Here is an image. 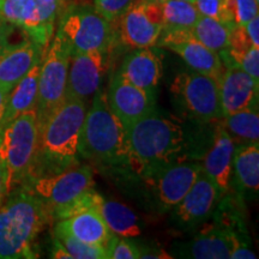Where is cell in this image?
I'll return each mask as SVG.
<instances>
[{
    "instance_id": "obj_3",
    "label": "cell",
    "mask_w": 259,
    "mask_h": 259,
    "mask_svg": "<svg viewBox=\"0 0 259 259\" xmlns=\"http://www.w3.org/2000/svg\"><path fill=\"white\" fill-rule=\"evenodd\" d=\"M52 222L50 209L25 186L12 190L0 205V259L37 258L36 239Z\"/></svg>"
},
{
    "instance_id": "obj_17",
    "label": "cell",
    "mask_w": 259,
    "mask_h": 259,
    "mask_svg": "<svg viewBox=\"0 0 259 259\" xmlns=\"http://www.w3.org/2000/svg\"><path fill=\"white\" fill-rule=\"evenodd\" d=\"M44 56V48L30 37L19 44H0V87L9 92Z\"/></svg>"
},
{
    "instance_id": "obj_1",
    "label": "cell",
    "mask_w": 259,
    "mask_h": 259,
    "mask_svg": "<svg viewBox=\"0 0 259 259\" xmlns=\"http://www.w3.org/2000/svg\"><path fill=\"white\" fill-rule=\"evenodd\" d=\"M187 136L179 122L154 111L126 128V167L136 176L185 161Z\"/></svg>"
},
{
    "instance_id": "obj_27",
    "label": "cell",
    "mask_w": 259,
    "mask_h": 259,
    "mask_svg": "<svg viewBox=\"0 0 259 259\" xmlns=\"http://www.w3.org/2000/svg\"><path fill=\"white\" fill-rule=\"evenodd\" d=\"M231 28L219 19L199 16L197 22L191 28V34L200 44L216 53L225 51L228 47Z\"/></svg>"
},
{
    "instance_id": "obj_33",
    "label": "cell",
    "mask_w": 259,
    "mask_h": 259,
    "mask_svg": "<svg viewBox=\"0 0 259 259\" xmlns=\"http://www.w3.org/2000/svg\"><path fill=\"white\" fill-rule=\"evenodd\" d=\"M236 66L241 67L255 82L259 83V48L251 47L239 60Z\"/></svg>"
},
{
    "instance_id": "obj_4",
    "label": "cell",
    "mask_w": 259,
    "mask_h": 259,
    "mask_svg": "<svg viewBox=\"0 0 259 259\" xmlns=\"http://www.w3.org/2000/svg\"><path fill=\"white\" fill-rule=\"evenodd\" d=\"M79 156L100 167H126V130L99 89L87 109L78 142Z\"/></svg>"
},
{
    "instance_id": "obj_7",
    "label": "cell",
    "mask_w": 259,
    "mask_h": 259,
    "mask_svg": "<svg viewBox=\"0 0 259 259\" xmlns=\"http://www.w3.org/2000/svg\"><path fill=\"white\" fill-rule=\"evenodd\" d=\"M71 53L69 45L57 32L42 56L36 105L37 127L65 100Z\"/></svg>"
},
{
    "instance_id": "obj_36",
    "label": "cell",
    "mask_w": 259,
    "mask_h": 259,
    "mask_svg": "<svg viewBox=\"0 0 259 259\" xmlns=\"http://www.w3.org/2000/svg\"><path fill=\"white\" fill-rule=\"evenodd\" d=\"M244 27L252 42V46L259 48V16L257 15L251 21H248Z\"/></svg>"
},
{
    "instance_id": "obj_44",
    "label": "cell",
    "mask_w": 259,
    "mask_h": 259,
    "mask_svg": "<svg viewBox=\"0 0 259 259\" xmlns=\"http://www.w3.org/2000/svg\"><path fill=\"white\" fill-rule=\"evenodd\" d=\"M257 2H259V0H257Z\"/></svg>"
},
{
    "instance_id": "obj_12",
    "label": "cell",
    "mask_w": 259,
    "mask_h": 259,
    "mask_svg": "<svg viewBox=\"0 0 259 259\" xmlns=\"http://www.w3.org/2000/svg\"><path fill=\"white\" fill-rule=\"evenodd\" d=\"M119 38L130 48L155 47L162 30V3L134 0L115 22Z\"/></svg>"
},
{
    "instance_id": "obj_9",
    "label": "cell",
    "mask_w": 259,
    "mask_h": 259,
    "mask_svg": "<svg viewBox=\"0 0 259 259\" xmlns=\"http://www.w3.org/2000/svg\"><path fill=\"white\" fill-rule=\"evenodd\" d=\"M200 173V162L185 160L155 168L139 178L158 210L169 211L186 196Z\"/></svg>"
},
{
    "instance_id": "obj_16",
    "label": "cell",
    "mask_w": 259,
    "mask_h": 259,
    "mask_svg": "<svg viewBox=\"0 0 259 259\" xmlns=\"http://www.w3.org/2000/svg\"><path fill=\"white\" fill-rule=\"evenodd\" d=\"M221 198L215 184L202 171L186 196L171 209V219L185 228L198 226L212 215Z\"/></svg>"
},
{
    "instance_id": "obj_2",
    "label": "cell",
    "mask_w": 259,
    "mask_h": 259,
    "mask_svg": "<svg viewBox=\"0 0 259 259\" xmlns=\"http://www.w3.org/2000/svg\"><path fill=\"white\" fill-rule=\"evenodd\" d=\"M85 113L87 102L65 99L38 127L36 156L29 180L78 164L79 134Z\"/></svg>"
},
{
    "instance_id": "obj_14",
    "label": "cell",
    "mask_w": 259,
    "mask_h": 259,
    "mask_svg": "<svg viewBox=\"0 0 259 259\" xmlns=\"http://www.w3.org/2000/svg\"><path fill=\"white\" fill-rule=\"evenodd\" d=\"M107 54L101 51L71 53L65 99L87 102L95 95L108 66Z\"/></svg>"
},
{
    "instance_id": "obj_39",
    "label": "cell",
    "mask_w": 259,
    "mask_h": 259,
    "mask_svg": "<svg viewBox=\"0 0 259 259\" xmlns=\"http://www.w3.org/2000/svg\"><path fill=\"white\" fill-rule=\"evenodd\" d=\"M9 94H10L9 90H6L0 87V124H2L3 116H4V112H5L6 102H8Z\"/></svg>"
},
{
    "instance_id": "obj_42",
    "label": "cell",
    "mask_w": 259,
    "mask_h": 259,
    "mask_svg": "<svg viewBox=\"0 0 259 259\" xmlns=\"http://www.w3.org/2000/svg\"><path fill=\"white\" fill-rule=\"evenodd\" d=\"M149 2H157V3H163L164 0H149Z\"/></svg>"
},
{
    "instance_id": "obj_43",
    "label": "cell",
    "mask_w": 259,
    "mask_h": 259,
    "mask_svg": "<svg viewBox=\"0 0 259 259\" xmlns=\"http://www.w3.org/2000/svg\"><path fill=\"white\" fill-rule=\"evenodd\" d=\"M184 2H190V3H193V0H184Z\"/></svg>"
},
{
    "instance_id": "obj_26",
    "label": "cell",
    "mask_w": 259,
    "mask_h": 259,
    "mask_svg": "<svg viewBox=\"0 0 259 259\" xmlns=\"http://www.w3.org/2000/svg\"><path fill=\"white\" fill-rule=\"evenodd\" d=\"M232 138L239 143H254L259 138L258 103L233 114L222 116L219 120Z\"/></svg>"
},
{
    "instance_id": "obj_18",
    "label": "cell",
    "mask_w": 259,
    "mask_h": 259,
    "mask_svg": "<svg viewBox=\"0 0 259 259\" xmlns=\"http://www.w3.org/2000/svg\"><path fill=\"white\" fill-rule=\"evenodd\" d=\"M259 83L236 65L225 66L219 79L222 116L233 114L258 103Z\"/></svg>"
},
{
    "instance_id": "obj_22",
    "label": "cell",
    "mask_w": 259,
    "mask_h": 259,
    "mask_svg": "<svg viewBox=\"0 0 259 259\" xmlns=\"http://www.w3.org/2000/svg\"><path fill=\"white\" fill-rule=\"evenodd\" d=\"M233 186L236 196L255 197L259 190V142L235 145L232 162L229 187Z\"/></svg>"
},
{
    "instance_id": "obj_11",
    "label": "cell",
    "mask_w": 259,
    "mask_h": 259,
    "mask_svg": "<svg viewBox=\"0 0 259 259\" xmlns=\"http://www.w3.org/2000/svg\"><path fill=\"white\" fill-rule=\"evenodd\" d=\"M250 247V239L242 238L232 229L213 221L204 227L191 240L176 242L171 247L173 258L232 259L236 251Z\"/></svg>"
},
{
    "instance_id": "obj_41",
    "label": "cell",
    "mask_w": 259,
    "mask_h": 259,
    "mask_svg": "<svg viewBox=\"0 0 259 259\" xmlns=\"http://www.w3.org/2000/svg\"><path fill=\"white\" fill-rule=\"evenodd\" d=\"M37 2L40 3V4L54 6V8H58L59 10H61V9H63L65 0H37Z\"/></svg>"
},
{
    "instance_id": "obj_19",
    "label": "cell",
    "mask_w": 259,
    "mask_h": 259,
    "mask_svg": "<svg viewBox=\"0 0 259 259\" xmlns=\"http://www.w3.org/2000/svg\"><path fill=\"white\" fill-rule=\"evenodd\" d=\"M0 16L9 24L21 28L44 50L48 47L54 28L42 17L37 0H0Z\"/></svg>"
},
{
    "instance_id": "obj_32",
    "label": "cell",
    "mask_w": 259,
    "mask_h": 259,
    "mask_svg": "<svg viewBox=\"0 0 259 259\" xmlns=\"http://www.w3.org/2000/svg\"><path fill=\"white\" fill-rule=\"evenodd\" d=\"M132 3L134 0H94V9L109 23L114 24Z\"/></svg>"
},
{
    "instance_id": "obj_38",
    "label": "cell",
    "mask_w": 259,
    "mask_h": 259,
    "mask_svg": "<svg viewBox=\"0 0 259 259\" xmlns=\"http://www.w3.org/2000/svg\"><path fill=\"white\" fill-rule=\"evenodd\" d=\"M14 25L9 24L4 18L0 16V44H3L5 40H8L10 32L14 30Z\"/></svg>"
},
{
    "instance_id": "obj_37",
    "label": "cell",
    "mask_w": 259,
    "mask_h": 259,
    "mask_svg": "<svg viewBox=\"0 0 259 259\" xmlns=\"http://www.w3.org/2000/svg\"><path fill=\"white\" fill-rule=\"evenodd\" d=\"M51 258L54 259H72L71 254L67 252L64 245L58 240L56 236H53V245H52Z\"/></svg>"
},
{
    "instance_id": "obj_6",
    "label": "cell",
    "mask_w": 259,
    "mask_h": 259,
    "mask_svg": "<svg viewBox=\"0 0 259 259\" xmlns=\"http://www.w3.org/2000/svg\"><path fill=\"white\" fill-rule=\"evenodd\" d=\"M173 102L193 120L209 124L222 118L219 80L196 71H184L170 84Z\"/></svg>"
},
{
    "instance_id": "obj_5",
    "label": "cell",
    "mask_w": 259,
    "mask_h": 259,
    "mask_svg": "<svg viewBox=\"0 0 259 259\" xmlns=\"http://www.w3.org/2000/svg\"><path fill=\"white\" fill-rule=\"evenodd\" d=\"M37 138L36 111L25 112L0 128V164L8 194L30 178Z\"/></svg>"
},
{
    "instance_id": "obj_25",
    "label": "cell",
    "mask_w": 259,
    "mask_h": 259,
    "mask_svg": "<svg viewBox=\"0 0 259 259\" xmlns=\"http://www.w3.org/2000/svg\"><path fill=\"white\" fill-rule=\"evenodd\" d=\"M96 211L101 215L113 234L120 238H137L142 228L138 216L132 209L118 200L105 199L101 196L96 205Z\"/></svg>"
},
{
    "instance_id": "obj_35",
    "label": "cell",
    "mask_w": 259,
    "mask_h": 259,
    "mask_svg": "<svg viewBox=\"0 0 259 259\" xmlns=\"http://www.w3.org/2000/svg\"><path fill=\"white\" fill-rule=\"evenodd\" d=\"M141 259H170L173 258L166 251L162 250L160 246L155 245H139Z\"/></svg>"
},
{
    "instance_id": "obj_13",
    "label": "cell",
    "mask_w": 259,
    "mask_h": 259,
    "mask_svg": "<svg viewBox=\"0 0 259 259\" xmlns=\"http://www.w3.org/2000/svg\"><path fill=\"white\" fill-rule=\"evenodd\" d=\"M156 46L166 47L177 53L192 71L220 79L225 71L219 53L197 41L191 29H163Z\"/></svg>"
},
{
    "instance_id": "obj_24",
    "label": "cell",
    "mask_w": 259,
    "mask_h": 259,
    "mask_svg": "<svg viewBox=\"0 0 259 259\" xmlns=\"http://www.w3.org/2000/svg\"><path fill=\"white\" fill-rule=\"evenodd\" d=\"M40 65L41 61L35 65L23 78L11 89L8 97V102H6L4 116H3L0 128L25 112L36 111Z\"/></svg>"
},
{
    "instance_id": "obj_31",
    "label": "cell",
    "mask_w": 259,
    "mask_h": 259,
    "mask_svg": "<svg viewBox=\"0 0 259 259\" xmlns=\"http://www.w3.org/2000/svg\"><path fill=\"white\" fill-rule=\"evenodd\" d=\"M107 252L108 259H141L138 244L130 238L114 236Z\"/></svg>"
},
{
    "instance_id": "obj_30",
    "label": "cell",
    "mask_w": 259,
    "mask_h": 259,
    "mask_svg": "<svg viewBox=\"0 0 259 259\" xmlns=\"http://www.w3.org/2000/svg\"><path fill=\"white\" fill-rule=\"evenodd\" d=\"M54 236L64 245L72 259H108V252L101 246L85 244L59 231H54Z\"/></svg>"
},
{
    "instance_id": "obj_34",
    "label": "cell",
    "mask_w": 259,
    "mask_h": 259,
    "mask_svg": "<svg viewBox=\"0 0 259 259\" xmlns=\"http://www.w3.org/2000/svg\"><path fill=\"white\" fill-rule=\"evenodd\" d=\"M223 0H193V5L200 16H206L222 22ZM223 23V22H222Z\"/></svg>"
},
{
    "instance_id": "obj_29",
    "label": "cell",
    "mask_w": 259,
    "mask_h": 259,
    "mask_svg": "<svg viewBox=\"0 0 259 259\" xmlns=\"http://www.w3.org/2000/svg\"><path fill=\"white\" fill-rule=\"evenodd\" d=\"M257 0H223L222 22L229 28L245 25L258 15Z\"/></svg>"
},
{
    "instance_id": "obj_15",
    "label": "cell",
    "mask_w": 259,
    "mask_h": 259,
    "mask_svg": "<svg viewBox=\"0 0 259 259\" xmlns=\"http://www.w3.org/2000/svg\"><path fill=\"white\" fill-rule=\"evenodd\" d=\"M106 96L109 108L125 130L156 111V96L127 82L119 71L113 76Z\"/></svg>"
},
{
    "instance_id": "obj_8",
    "label": "cell",
    "mask_w": 259,
    "mask_h": 259,
    "mask_svg": "<svg viewBox=\"0 0 259 259\" xmlns=\"http://www.w3.org/2000/svg\"><path fill=\"white\" fill-rule=\"evenodd\" d=\"M58 34L66 41L72 53L92 51L108 53L115 41L113 24L89 6L67 10L61 18Z\"/></svg>"
},
{
    "instance_id": "obj_23",
    "label": "cell",
    "mask_w": 259,
    "mask_h": 259,
    "mask_svg": "<svg viewBox=\"0 0 259 259\" xmlns=\"http://www.w3.org/2000/svg\"><path fill=\"white\" fill-rule=\"evenodd\" d=\"M54 231L63 232L85 244L101 246L106 250H108L113 238L116 236L109 231L96 210H87L71 218L59 220L54 226Z\"/></svg>"
},
{
    "instance_id": "obj_28",
    "label": "cell",
    "mask_w": 259,
    "mask_h": 259,
    "mask_svg": "<svg viewBox=\"0 0 259 259\" xmlns=\"http://www.w3.org/2000/svg\"><path fill=\"white\" fill-rule=\"evenodd\" d=\"M162 15L163 29H191L200 16L193 3L184 0H164Z\"/></svg>"
},
{
    "instance_id": "obj_10",
    "label": "cell",
    "mask_w": 259,
    "mask_h": 259,
    "mask_svg": "<svg viewBox=\"0 0 259 259\" xmlns=\"http://www.w3.org/2000/svg\"><path fill=\"white\" fill-rule=\"evenodd\" d=\"M94 185V171L88 164H77L59 173L32 178L23 184L46 204L51 216L53 211L66 205L84 191L93 189Z\"/></svg>"
},
{
    "instance_id": "obj_20",
    "label": "cell",
    "mask_w": 259,
    "mask_h": 259,
    "mask_svg": "<svg viewBox=\"0 0 259 259\" xmlns=\"http://www.w3.org/2000/svg\"><path fill=\"white\" fill-rule=\"evenodd\" d=\"M211 147L204 156L202 171L215 184L223 197L231 190V174L235 142L227 130L216 121Z\"/></svg>"
},
{
    "instance_id": "obj_40",
    "label": "cell",
    "mask_w": 259,
    "mask_h": 259,
    "mask_svg": "<svg viewBox=\"0 0 259 259\" xmlns=\"http://www.w3.org/2000/svg\"><path fill=\"white\" fill-rule=\"evenodd\" d=\"M6 196H8V191H6L4 171H3L2 164H0V205H2L3 202H4Z\"/></svg>"
},
{
    "instance_id": "obj_21",
    "label": "cell",
    "mask_w": 259,
    "mask_h": 259,
    "mask_svg": "<svg viewBox=\"0 0 259 259\" xmlns=\"http://www.w3.org/2000/svg\"><path fill=\"white\" fill-rule=\"evenodd\" d=\"M119 72L127 82L156 96L163 74L162 58L153 47L135 48L125 57Z\"/></svg>"
}]
</instances>
